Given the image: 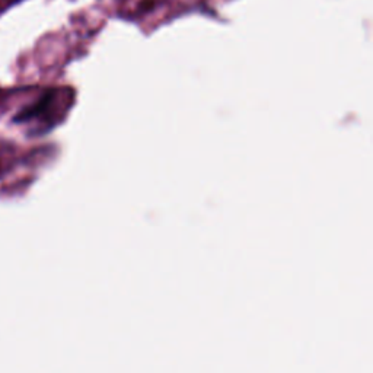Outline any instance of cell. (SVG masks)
<instances>
[{"label":"cell","mask_w":373,"mask_h":373,"mask_svg":"<svg viewBox=\"0 0 373 373\" xmlns=\"http://www.w3.org/2000/svg\"><path fill=\"white\" fill-rule=\"evenodd\" d=\"M53 98H54V92L53 91L51 92H47L42 98H40V101H37L35 103H33V106H29L25 110H22L17 117L13 118V122L25 123V122L34 120V118L41 117L44 113H46L49 110V107L51 106Z\"/></svg>","instance_id":"1"}]
</instances>
